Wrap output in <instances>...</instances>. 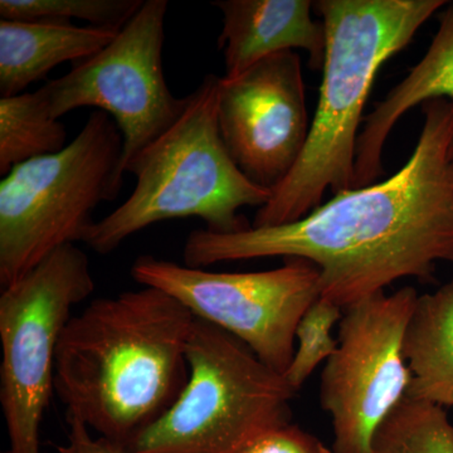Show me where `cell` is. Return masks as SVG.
<instances>
[{"mask_svg": "<svg viewBox=\"0 0 453 453\" xmlns=\"http://www.w3.org/2000/svg\"><path fill=\"white\" fill-rule=\"evenodd\" d=\"M242 453H333L320 440L294 425L273 429L253 441Z\"/></svg>", "mask_w": 453, "mask_h": 453, "instance_id": "obj_19", "label": "cell"}, {"mask_svg": "<svg viewBox=\"0 0 453 453\" xmlns=\"http://www.w3.org/2000/svg\"><path fill=\"white\" fill-rule=\"evenodd\" d=\"M217 121L238 169L259 187H279L310 133L300 57L277 53L234 79L219 77Z\"/></svg>", "mask_w": 453, "mask_h": 453, "instance_id": "obj_11", "label": "cell"}, {"mask_svg": "<svg viewBox=\"0 0 453 453\" xmlns=\"http://www.w3.org/2000/svg\"><path fill=\"white\" fill-rule=\"evenodd\" d=\"M223 28L219 49L225 59V79L246 73L277 53L303 50L312 68H323L326 32L312 19L309 0H217Z\"/></svg>", "mask_w": 453, "mask_h": 453, "instance_id": "obj_12", "label": "cell"}, {"mask_svg": "<svg viewBox=\"0 0 453 453\" xmlns=\"http://www.w3.org/2000/svg\"><path fill=\"white\" fill-rule=\"evenodd\" d=\"M451 262H453V258H452V261H451Z\"/></svg>", "mask_w": 453, "mask_h": 453, "instance_id": "obj_22", "label": "cell"}, {"mask_svg": "<svg viewBox=\"0 0 453 453\" xmlns=\"http://www.w3.org/2000/svg\"><path fill=\"white\" fill-rule=\"evenodd\" d=\"M131 276L240 339L281 374L294 359L301 319L321 297L320 270L303 258L259 273H214L146 255L135 259Z\"/></svg>", "mask_w": 453, "mask_h": 453, "instance_id": "obj_8", "label": "cell"}, {"mask_svg": "<svg viewBox=\"0 0 453 453\" xmlns=\"http://www.w3.org/2000/svg\"><path fill=\"white\" fill-rule=\"evenodd\" d=\"M326 50L314 119L299 162L256 213L252 226L295 222L353 189L363 111L381 65L447 4L443 0H320Z\"/></svg>", "mask_w": 453, "mask_h": 453, "instance_id": "obj_3", "label": "cell"}, {"mask_svg": "<svg viewBox=\"0 0 453 453\" xmlns=\"http://www.w3.org/2000/svg\"><path fill=\"white\" fill-rule=\"evenodd\" d=\"M195 319L151 286L98 297L71 316L55 363V395L65 417L127 447L183 392Z\"/></svg>", "mask_w": 453, "mask_h": 453, "instance_id": "obj_2", "label": "cell"}, {"mask_svg": "<svg viewBox=\"0 0 453 453\" xmlns=\"http://www.w3.org/2000/svg\"><path fill=\"white\" fill-rule=\"evenodd\" d=\"M166 12V0H144L105 49L41 88L57 120L73 110L95 107L115 121L124 140L122 175L187 107L188 96L175 97L164 74Z\"/></svg>", "mask_w": 453, "mask_h": 453, "instance_id": "obj_9", "label": "cell"}, {"mask_svg": "<svg viewBox=\"0 0 453 453\" xmlns=\"http://www.w3.org/2000/svg\"><path fill=\"white\" fill-rule=\"evenodd\" d=\"M404 357L411 372L405 398L453 408V280L418 296Z\"/></svg>", "mask_w": 453, "mask_h": 453, "instance_id": "obj_15", "label": "cell"}, {"mask_svg": "<svg viewBox=\"0 0 453 453\" xmlns=\"http://www.w3.org/2000/svg\"><path fill=\"white\" fill-rule=\"evenodd\" d=\"M219 83L207 74L177 122L131 160L133 193L95 222L83 242L89 249L109 255L131 235L170 219H199L216 234L251 226L240 211L264 207L273 190L252 183L226 151L217 121Z\"/></svg>", "mask_w": 453, "mask_h": 453, "instance_id": "obj_4", "label": "cell"}, {"mask_svg": "<svg viewBox=\"0 0 453 453\" xmlns=\"http://www.w3.org/2000/svg\"><path fill=\"white\" fill-rule=\"evenodd\" d=\"M144 0H2L0 19L83 20L88 26L120 29Z\"/></svg>", "mask_w": 453, "mask_h": 453, "instance_id": "obj_17", "label": "cell"}, {"mask_svg": "<svg viewBox=\"0 0 453 453\" xmlns=\"http://www.w3.org/2000/svg\"><path fill=\"white\" fill-rule=\"evenodd\" d=\"M422 106L418 142L392 177L339 193L286 225L234 234L196 229L184 244V265L308 259L320 270L321 297L342 309L404 277L431 279L438 261L453 258V100Z\"/></svg>", "mask_w": 453, "mask_h": 453, "instance_id": "obj_1", "label": "cell"}, {"mask_svg": "<svg viewBox=\"0 0 453 453\" xmlns=\"http://www.w3.org/2000/svg\"><path fill=\"white\" fill-rule=\"evenodd\" d=\"M418 296L405 286L342 311L338 348L320 386L321 405L332 417L333 453H372L378 431L403 401L411 381L405 333Z\"/></svg>", "mask_w": 453, "mask_h": 453, "instance_id": "obj_10", "label": "cell"}, {"mask_svg": "<svg viewBox=\"0 0 453 453\" xmlns=\"http://www.w3.org/2000/svg\"><path fill=\"white\" fill-rule=\"evenodd\" d=\"M189 378L174 404L127 445L130 453H242L290 425L295 392L240 339L195 319Z\"/></svg>", "mask_w": 453, "mask_h": 453, "instance_id": "obj_6", "label": "cell"}, {"mask_svg": "<svg viewBox=\"0 0 453 453\" xmlns=\"http://www.w3.org/2000/svg\"><path fill=\"white\" fill-rule=\"evenodd\" d=\"M344 309L320 297L301 319L296 330L297 348L283 377L297 392L319 365L327 362L338 348L333 329L340 323Z\"/></svg>", "mask_w": 453, "mask_h": 453, "instance_id": "obj_18", "label": "cell"}, {"mask_svg": "<svg viewBox=\"0 0 453 453\" xmlns=\"http://www.w3.org/2000/svg\"><path fill=\"white\" fill-rule=\"evenodd\" d=\"M124 140L104 111L56 154L14 166L0 181V283L22 279L65 244L85 242L100 203L122 186Z\"/></svg>", "mask_w": 453, "mask_h": 453, "instance_id": "obj_5", "label": "cell"}, {"mask_svg": "<svg viewBox=\"0 0 453 453\" xmlns=\"http://www.w3.org/2000/svg\"><path fill=\"white\" fill-rule=\"evenodd\" d=\"M86 253L65 244L0 295V403L5 453H40V429L55 393L56 350L73 309L94 294Z\"/></svg>", "mask_w": 453, "mask_h": 453, "instance_id": "obj_7", "label": "cell"}, {"mask_svg": "<svg viewBox=\"0 0 453 453\" xmlns=\"http://www.w3.org/2000/svg\"><path fill=\"white\" fill-rule=\"evenodd\" d=\"M438 98L453 100V3L441 14L440 28L421 61L366 116L357 138L354 188L372 186L383 175L381 154L396 121Z\"/></svg>", "mask_w": 453, "mask_h": 453, "instance_id": "obj_14", "label": "cell"}, {"mask_svg": "<svg viewBox=\"0 0 453 453\" xmlns=\"http://www.w3.org/2000/svg\"><path fill=\"white\" fill-rule=\"evenodd\" d=\"M67 441L57 446L58 453H130L127 447L104 437H94L91 429L79 419L67 418Z\"/></svg>", "mask_w": 453, "mask_h": 453, "instance_id": "obj_20", "label": "cell"}, {"mask_svg": "<svg viewBox=\"0 0 453 453\" xmlns=\"http://www.w3.org/2000/svg\"><path fill=\"white\" fill-rule=\"evenodd\" d=\"M67 146V129L53 118L43 92L0 97V174Z\"/></svg>", "mask_w": 453, "mask_h": 453, "instance_id": "obj_16", "label": "cell"}, {"mask_svg": "<svg viewBox=\"0 0 453 453\" xmlns=\"http://www.w3.org/2000/svg\"><path fill=\"white\" fill-rule=\"evenodd\" d=\"M449 157H451V160L453 162V135L451 140V145H449Z\"/></svg>", "mask_w": 453, "mask_h": 453, "instance_id": "obj_21", "label": "cell"}, {"mask_svg": "<svg viewBox=\"0 0 453 453\" xmlns=\"http://www.w3.org/2000/svg\"><path fill=\"white\" fill-rule=\"evenodd\" d=\"M120 31L58 20L0 19V96L23 94L57 65L96 55Z\"/></svg>", "mask_w": 453, "mask_h": 453, "instance_id": "obj_13", "label": "cell"}]
</instances>
